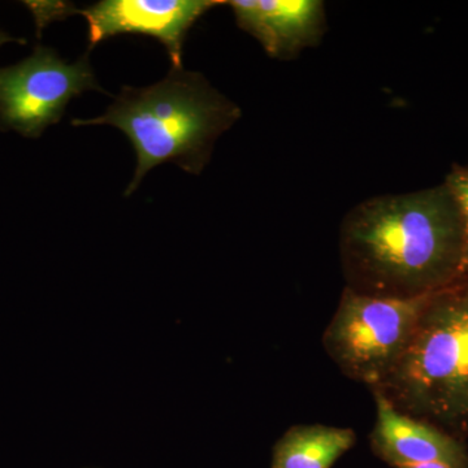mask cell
I'll return each mask as SVG.
<instances>
[{
    "mask_svg": "<svg viewBox=\"0 0 468 468\" xmlns=\"http://www.w3.org/2000/svg\"><path fill=\"white\" fill-rule=\"evenodd\" d=\"M372 394L377 403V421L369 441L378 458L396 468L424 463L468 468L464 441L432 424L403 414L380 393Z\"/></svg>",
    "mask_w": 468,
    "mask_h": 468,
    "instance_id": "cell-7",
    "label": "cell"
},
{
    "mask_svg": "<svg viewBox=\"0 0 468 468\" xmlns=\"http://www.w3.org/2000/svg\"><path fill=\"white\" fill-rule=\"evenodd\" d=\"M356 442L351 428L292 426L273 446L271 468H332Z\"/></svg>",
    "mask_w": 468,
    "mask_h": 468,
    "instance_id": "cell-9",
    "label": "cell"
},
{
    "mask_svg": "<svg viewBox=\"0 0 468 468\" xmlns=\"http://www.w3.org/2000/svg\"><path fill=\"white\" fill-rule=\"evenodd\" d=\"M239 117V107L212 88L201 73L172 68L158 84L126 86L103 116L76 119L72 124H109L128 135L137 154L134 178L124 194L129 197L147 172L162 163L201 174L215 141Z\"/></svg>",
    "mask_w": 468,
    "mask_h": 468,
    "instance_id": "cell-2",
    "label": "cell"
},
{
    "mask_svg": "<svg viewBox=\"0 0 468 468\" xmlns=\"http://www.w3.org/2000/svg\"><path fill=\"white\" fill-rule=\"evenodd\" d=\"M217 0H103L85 9L63 5V15L79 14L88 20L89 48L122 33H143L163 43L174 68L181 67L185 38Z\"/></svg>",
    "mask_w": 468,
    "mask_h": 468,
    "instance_id": "cell-6",
    "label": "cell"
},
{
    "mask_svg": "<svg viewBox=\"0 0 468 468\" xmlns=\"http://www.w3.org/2000/svg\"><path fill=\"white\" fill-rule=\"evenodd\" d=\"M443 184L451 190L452 196L454 197L458 208H460L462 218H463L468 264V167L454 165L446 176Z\"/></svg>",
    "mask_w": 468,
    "mask_h": 468,
    "instance_id": "cell-10",
    "label": "cell"
},
{
    "mask_svg": "<svg viewBox=\"0 0 468 468\" xmlns=\"http://www.w3.org/2000/svg\"><path fill=\"white\" fill-rule=\"evenodd\" d=\"M399 468H452L451 466H446V464L442 463H424V464H415V466H406Z\"/></svg>",
    "mask_w": 468,
    "mask_h": 468,
    "instance_id": "cell-12",
    "label": "cell"
},
{
    "mask_svg": "<svg viewBox=\"0 0 468 468\" xmlns=\"http://www.w3.org/2000/svg\"><path fill=\"white\" fill-rule=\"evenodd\" d=\"M86 90L103 91L88 55L68 64L52 48L37 46L26 60L0 68V128L38 138Z\"/></svg>",
    "mask_w": 468,
    "mask_h": 468,
    "instance_id": "cell-5",
    "label": "cell"
},
{
    "mask_svg": "<svg viewBox=\"0 0 468 468\" xmlns=\"http://www.w3.org/2000/svg\"><path fill=\"white\" fill-rule=\"evenodd\" d=\"M237 24L260 41L270 57L292 58L318 45L326 29L319 0H232Z\"/></svg>",
    "mask_w": 468,
    "mask_h": 468,
    "instance_id": "cell-8",
    "label": "cell"
},
{
    "mask_svg": "<svg viewBox=\"0 0 468 468\" xmlns=\"http://www.w3.org/2000/svg\"><path fill=\"white\" fill-rule=\"evenodd\" d=\"M8 42L26 43V39L14 38V37L8 36V34H5L0 30V46Z\"/></svg>",
    "mask_w": 468,
    "mask_h": 468,
    "instance_id": "cell-11",
    "label": "cell"
},
{
    "mask_svg": "<svg viewBox=\"0 0 468 468\" xmlns=\"http://www.w3.org/2000/svg\"><path fill=\"white\" fill-rule=\"evenodd\" d=\"M431 294L374 297L345 286L323 335L326 354L345 377L374 389L401 359Z\"/></svg>",
    "mask_w": 468,
    "mask_h": 468,
    "instance_id": "cell-4",
    "label": "cell"
},
{
    "mask_svg": "<svg viewBox=\"0 0 468 468\" xmlns=\"http://www.w3.org/2000/svg\"><path fill=\"white\" fill-rule=\"evenodd\" d=\"M394 409L468 437V275L431 294L409 346L371 389Z\"/></svg>",
    "mask_w": 468,
    "mask_h": 468,
    "instance_id": "cell-3",
    "label": "cell"
},
{
    "mask_svg": "<svg viewBox=\"0 0 468 468\" xmlns=\"http://www.w3.org/2000/svg\"><path fill=\"white\" fill-rule=\"evenodd\" d=\"M340 252L346 288L374 297L431 294L468 275L463 218L443 183L359 203L344 218Z\"/></svg>",
    "mask_w": 468,
    "mask_h": 468,
    "instance_id": "cell-1",
    "label": "cell"
}]
</instances>
